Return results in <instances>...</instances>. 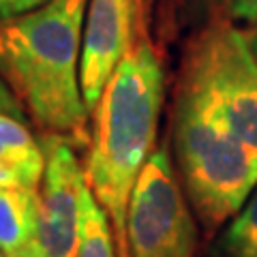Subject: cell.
I'll use <instances>...</instances> for the list:
<instances>
[{"mask_svg": "<svg viewBox=\"0 0 257 257\" xmlns=\"http://www.w3.org/2000/svg\"><path fill=\"white\" fill-rule=\"evenodd\" d=\"M214 257H257V187L221 234Z\"/></svg>", "mask_w": 257, "mask_h": 257, "instance_id": "8fae6325", "label": "cell"}, {"mask_svg": "<svg viewBox=\"0 0 257 257\" xmlns=\"http://www.w3.org/2000/svg\"><path fill=\"white\" fill-rule=\"evenodd\" d=\"M144 0H90L82 37V92L88 111L99 103L118 64L146 39Z\"/></svg>", "mask_w": 257, "mask_h": 257, "instance_id": "52a82bcc", "label": "cell"}, {"mask_svg": "<svg viewBox=\"0 0 257 257\" xmlns=\"http://www.w3.org/2000/svg\"><path fill=\"white\" fill-rule=\"evenodd\" d=\"M75 257H118L109 219L101 204L94 199L88 184L82 195Z\"/></svg>", "mask_w": 257, "mask_h": 257, "instance_id": "30bf717a", "label": "cell"}, {"mask_svg": "<svg viewBox=\"0 0 257 257\" xmlns=\"http://www.w3.org/2000/svg\"><path fill=\"white\" fill-rule=\"evenodd\" d=\"M41 146L45 172L39 191L35 248L43 257H75L86 176L69 138L50 133Z\"/></svg>", "mask_w": 257, "mask_h": 257, "instance_id": "8992f818", "label": "cell"}, {"mask_svg": "<svg viewBox=\"0 0 257 257\" xmlns=\"http://www.w3.org/2000/svg\"><path fill=\"white\" fill-rule=\"evenodd\" d=\"M52 0H0V24L20 15H26L35 9H41Z\"/></svg>", "mask_w": 257, "mask_h": 257, "instance_id": "7c38bea8", "label": "cell"}, {"mask_svg": "<svg viewBox=\"0 0 257 257\" xmlns=\"http://www.w3.org/2000/svg\"><path fill=\"white\" fill-rule=\"evenodd\" d=\"M45 172V152L22 118L0 114V182L39 189Z\"/></svg>", "mask_w": 257, "mask_h": 257, "instance_id": "ba28073f", "label": "cell"}, {"mask_svg": "<svg viewBox=\"0 0 257 257\" xmlns=\"http://www.w3.org/2000/svg\"><path fill=\"white\" fill-rule=\"evenodd\" d=\"M131 257H197L195 212L187 204L167 148L146 161L126 219Z\"/></svg>", "mask_w": 257, "mask_h": 257, "instance_id": "5b68a950", "label": "cell"}, {"mask_svg": "<svg viewBox=\"0 0 257 257\" xmlns=\"http://www.w3.org/2000/svg\"><path fill=\"white\" fill-rule=\"evenodd\" d=\"M39 189L0 182V253L13 255L35 246Z\"/></svg>", "mask_w": 257, "mask_h": 257, "instance_id": "9c48e42d", "label": "cell"}, {"mask_svg": "<svg viewBox=\"0 0 257 257\" xmlns=\"http://www.w3.org/2000/svg\"><path fill=\"white\" fill-rule=\"evenodd\" d=\"M88 0H52L0 24V77L50 133L86 140L82 37Z\"/></svg>", "mask_w": 257, "mask_h": 257, "instance_id": "7a4b0ae2", "label": "cell"}, {"mask_svg": "<svg viewBox=\"0 0 257 257\" xmlns=\"http://www.w3.org/2000/svg\"><path fill=\"white\" fill-rule=\"evenodd\" d=\"M0 257H7V255H5V253H0Z\"/></svg>", "mask_w": 257, "mask_h": 257, "instance_id": "ac0fdd59", "label": "cell"}, {"mask_svg": "<svg viewBox=\"0 0 257 257\" xmlns=\"http://www.w3.org/2000/svg\"><path fill=\"white\" fill-rule=\"evenodd\" d=\"M165 94L159 54L146 39L126 54L103 90L94 111L86 184L105 210L118 257L128 255L126 219L138 178L152 155Z\"/></svg>", "mask_w": 257, "mask_h": 257, "instance_id": "6da1fadb", "label": "cell"}, {"mask_svg": "<svg viewBox=\"0 0 257 257\" xmlns=\"http://www.w3.org/2000/svg\"><path fill=\"white\" fill-rule=\"evenodd\" d=\"M231 0H182V7L191 15H208V18H221L227 13Z\"/></svg>", "mask_w": 257, "mask_h": 257, "instance_id": "4fadbf2b", "label": "cell"}, {"mask_svg": "<svg viewBox=\"0 0 257 257\" xmlns=\"http://www.w3.org/2000/svg\"><path fill=\"white\" fill-rule=\"evenodd\" d=\"M180 82L257 152V58L242 30L214 18L189 43Z\"/></svg>", "mask_w": 257, "mask_h": 257, "instance_id": "277c9868", "label": "cell"}, {"mask_svg": "<svg viewBox=\"0 0 257 257\" xmlns=\"http://www.w3.org/2000/svg\"><path fill=\"white\" fill-rule=\"evenodd\" d=\"M7 257H43L41 253L37 251L35 246H30V248H26V251H20V253H13V255H7Z\"/></svg>", "mask_w": 257, "mask_h": 257, "instance_id": "2e32d148", "label": "cell"}, {"mask_svg": "<svg viewBox=\"0 0 257 257\" xmlns=\"http://www.w3.org/2000/svg\"><path fill=\"white\" fill-rule=\"evenodd\" d=\"M227 18L257 24V0H231L227 9Z\"/></svg>", "mask_w": 257, "mask_h": 257, "instance_id": "5bb4252c", "label": "cell"}, {"mask_svg": "<svg viewBox=\"0 0 257 257\" xmlns=\"http://www.w3.org/2000/svg\"><path fill=\"white\" fill-rule=\"evenodd\" d=\"M174 150L184 195L208 231L231 219L257 187V152L182 82L174 105Z\"/></svg>", "mask_w": 257, "mask_h": 257, "instance_id": "3957f363", "label": "cell"}, {"mask_svg": "<svg viewBox=\"0 0 257 257\" xmlns=\"http://www.w3.org/2000/svg\"><path fill=\"white\" fill-rule=\"evenodd\" d=\"M0 114H11L15 118L26 120V111L22 109V103L11 92V88L5 84V79H0Z\"/></svg>", "mask_w": 257, "mask_h": 257, "instance_id": "9a60e30c", "label": "cell"}, {"mask_svg": "<svg viewBox=\"0 0 257 257\" xmlns=\"http://www.w3.org/2000/svg\"><path fill=\"white\" fill-rule=\"evenodd\" d=\"M246 39H248V45H251V50H253L255 58H257V24H255V28L246 35Z\"/></svg>", "mask_w": 257, "mask_h": 257, "instance_id": "e0dca14e", "label": "cell"}]
</instances>
